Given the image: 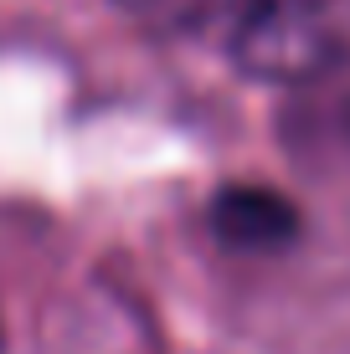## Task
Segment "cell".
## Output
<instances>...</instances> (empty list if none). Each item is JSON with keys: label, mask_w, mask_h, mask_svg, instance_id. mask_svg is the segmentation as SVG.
<instances>
[{"label": "cell", "mask_w": 350, "mask_h": 354, "mask_svg": "<svg viewBox=\"0 0 350 354\" xmlns=\"http://www.w3.org/2000/svg\"><path fill=\"white\" fill-rule=\"evenodd\" d=\"M0 349H6V334H0Z\"/></svg>", "instance_id": "cell-3"}, {"label": "cell", "mask_w": 350, "mask_h": 354, "mask_svg": "<svg viewBox=\"0 0 350 354\" xmlns=\"http://www.w3.org/2000/svg\"><path fill=\"white\" fill-rule=\"evenodd\" d=\"M211 231L237 252H283L299 236V211L279 190L227 185L211 201Z\"/></svg>", "instance_id": "cell-2"}, {"label": "cell", "mask_w": 350, "mask_h": 354, "mask_svg": "<svg viewBox=\"0 0 350 354\" xmlns=\"http://www.w3.org/2000/svg\"><path fill=\"white\" fill-rule=\"evenodd\" d=\"M237 57L258 77H315L335 57V41L304 0H263L237 31Z\"/></svg>", "instance_id": "cell-1"}]
</instances>
